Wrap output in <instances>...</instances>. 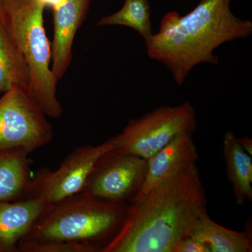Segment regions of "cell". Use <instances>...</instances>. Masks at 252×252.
Listing matches in <instances>:
<instances>
[{
  "label": "cell",
  "instance_id": "6da1fadb",
  "mask_svg": "<svg viewBox=\"0 0 252 252\" xmlns=\"http://www.w3.org/2000/svg\"><path fill=\"white\" fill-rule=\"evenodd\" d=\"M207 212L196 165L131 203L120 231L100 252H177Z\"/></svg>",
  "mask_w": 252,
  "mask_h": 252
},
{
  "label": "cell",
  "instance_id": "7a4b0ae2",
  "mask_svg": "<svg viewBox=\"0 0 252 252\" xmlns=\"http://www.w3.org/2000/svg\"><path fill=\"white\" fill-rule=\"evenodd\" d=\"M231 3L232 0H199L185 16L175 11L166 13L158 31L145 43L147 56L166 66L179 86L185 84L198 64L219 65L215 50L252 34V21L237 17Z\"/></svg>",
  "mask_w": 252,
  "mask_h": 252
},
{
  "label": "cell",
  "instance_id": "3957f363",
  "mask_svg": "<svg viewBox=\"0 0 252 252\" xmlns=\"http://www.w3.org/2000/svg\"><path fill=\"white\" fill-rule=\"evenodd\" d=\"M130 205L77 193L46 207L22 240H62L100 252L120 231Z\"/></svg>",
  "mask_w": 252,
  "mask_h": 252
},
{
  "label": "cell",
  "instance_id": "277c9868",
  "mask_svg": "<svg viewBox=\"0 0 252 252\" xmlns=\"http://www.w3.org/2000/svg\"><path fill=\"white\" fill-rule=\"evenodd\" d=\"M44 8L37 0H4V23L27 63L33 97L46 116L59 119L63 109L50 66L51 46L44 28Z\"/></svg>",
  "mask_w": 252,
  "mask_h": 252
},
{
  "label": "cell",
  "instance_id": "5b68a950",
  "mask_svg": "<svg viewBox=\"0 0 252 252\" xmlns=\"http://www.w3.org/2000/svg\"><path fill=\"white\" fill-rule=\"evenodd\" d=\"M196 113L189 101L170 107L161 106L138 119H130L115 136L116 149L149 160L183 132L196 130Z\"/></svg>",
  "mask_w": 252,
  "mask_h": 252
},
{
  "label": "cell",
  "instance_id": "8992f818",
  "mask_svg": "<svg viewBox=\"0 0 252 252\" xmlns=\"http://www.w3.org/2000/svg\"><path fill=\"white\" fill-rule=\"evenodd\" d=\"M52 126L28 86L16 85L0 97V149L28 153L49 144Z\"/></svg>",
  "mask_w": 252,
  "mask_h": 252
},
{
  "label": "cell",
  "instance_id": "52a82bcc",
  "mask_svg": "<svg viewBox=\"0 0 252 252\" xmlns=\"http://www.w3.org/2000/svg\"><path fill=\"white\" fill-rule=\"evenodd\" d=\"M147 171L148 160L114 148L99 158L79 193L131 204L140 193Z\"/></svg>",
  "mask_w": 252,
  "mask_h": 252
},
{
  "label": "cell",
  "instance_id": "ba28073f",
  "mask_svg": "<svg viewBox=\"0 0 252 252\" xmlns=\"http://www.w3.org/2000/svg\"><path fill=\"white\" fill-rule=\"evenodd\" d=\"M115 137L93 146L77 147L67 156L56 170L41 169L32 177L26 199H39L51 205L79 193L88 177L106 152L116 148Z\"/></svg>",
  "mask_w": 252,
  "mask_h": 252
},
{
  "label": "cell",
  "instance_id": "9c48e42d",
  "mask_svg": "<svg viewBox=\"0 0 252 252\" xmlns=\"http://www.w3.org/2000/svg\"><path fill=\"white\" fill-rule=\"evenodd\" d=\"M198 157L192 132H183L176 137L149 159L147 177L135 201L157 186L196 165Z\"/></svg>",
  "mask_w": 252,
  "mask_h": 252
},
{
  "label": "cell",
  "instance_id": "30bf717a",
  "mask_svg": "<svg viewBox=\"0 0 252 252\" xmlns=\"http://www.w3.org/2000/svg\"><path fill=\"white\" fill-rule=\"evenodd\" d=\"M91 2V0H67L62 6L53 9L54 37L51 70L57 82L70 65L74 37L86 17Z\"/></svg>",
  "mask_w": 252,
  "mask_h": 252
},
{
  "label": "cell",
  "instance_id": "8fae6325",
  "mask_svg": "<svg viewBox=\"0 0 252 252\" xmlns=\"http://www.w3.org/2000/svg\"><path fill=\"white\" fill-rule=\"evenodd\" d=\"M49 204L39 199L0 201V252H18V245Z\"/></svg>",
  "mask_w": 252,
  "mask_h": 252
},
{
  "label": "cell",
  "instance_id": "7c38bea8",
  "mask_svg": "<svg viewBox=\"0 0 252 252\" xmlns=\"http://www.w3.org/2000/svg\"><path fill=\"white\" fill-rule=\"evenodd\" d=\"M28 152L0 149V201L26 199L32 177Z\"/></svg>",
  "mask_w": 252,
  "mask_h": 252
},
{
  "label": "cell",
  "instance_id": "4fadbf2b",
  "mask_svg": "<svg viewBox=\"0 0 252 252\" xmlns=\"http://www.w3.org/2000/svg\"><path fill=\"white\" fill-rule=\"evenodd\" d=\"M223 154L227 177L238 205L252 201V159L238 143L234 132L223 137Z\"/></svg>",
  "mask_w": 252,
  "mask_h": 252
},
{
  "label": "cell",
  "instance_id": "5bb4252c",
  "mask_svg": "<svg viewBox=\"0 0 252 252\" xmlns=\"http://www.w3.org/2000/svg\"><path fill=\"white\" fill-rule=\"evenodd\" d=\"M190 235L205 244L210 252H252L251 237L245 231H235L218 224L209 217L207 212Z\"/></svg>",
  "mask_w": 252,
  "mask_h": 252
},
{
  "label": "cell",
  "instance_id": "9a60e30c",
  "mask_svg": "<svg viewBox=\"0 0 252 252\" xmlns=\"http://www.w3.org/2000/svg\"><path fill=\"white\" fill-rule=\"evenodd\" d=\"M16 85L30 88L29 69L4 21L0 18V94Z\"/></svg>",
  "mask_w": 252,
  "mask_h": 252
},
{
  "label": "cell",
  "instance_id": "2e32d148",
  "mask_svg": "<svg viewBox=\"0 0 252 252\" xmlns=\"http://www.w3.org/2000/svg\"><path fill=\"white\" fill-rule=\"evenodd\" d=\"M151 16L152 6L149 0H125L122 9L101 18L96 26H122L132 28L142 36L144 43H147L154 34Z\"/></svg>",
  "mask_w": 252,
  "mask_h": 252
},
{
  "label": "cell",
  "instance_id": "e0dca14e",
  "mask_svg": "<svg viewBox=\"0 0 252 252\" xmlns=\"http://www.w3.org/2000/svg\"><path fill=\"white\" fill-rule=\"evenodd\" d=\"M18 252H97L88 245L62 240H22Z\"/></svg>",
  "mask_w": 252,
  "mask_h": 252
},
{
  "label": "cell",
  "instance_id": "ac0fdd59",
  "mask_svg": "<svg viewBox=\"0 0 252 252\" xmlns=\"http://www.w3.org/2000/svg\"><path fill=\"white\" fill-rule=\"evenodd\" d=\"M177 252H210V250L203 242L190 235L180 244Z\"/></svg>",
  "mask_w": 252,
  "mask_h": 252
},
{
  "label": "cell",
  "instance_id": "d6986e66",
  "mask_svg": "<svg viewBox=\"0 0 252 252\" xmlns=\"http://www.w3.org/2000/svg\"><path fill=\"white\" fill-rule=\"evenodd\" d=\"M238 143L242 148L249 154L252 156V140L249 137H238Z\"/></svg>",
  "mask_w": 252,
  "mask_h": 252
},
{
  "label": "cell",
  "instance_id": "ffe728a7",
  "mask_svg": "<svg viewBox=\"0 0 252 252\" xmlns=\"http://www.w3.org/2000/svg\"><path fill=\"white\" fill-rule=\"evenodd\" d=\"M37 1L44 6H50L53 9H55L64 4L67 0H37Z\"/></svg>",
  "mask_w": 252,
  "mask_h": 252
},
{
  "label": "cell",
  "instance_id": "44dd1931",
  "mask_svg": "<svg viewBox=\"0 0 252 252\" xmlns=\"http://www.w3.org/2000/svg\"><path fill=\"white\" fill-rule=\"evenodd\" d=\"M0 18L4 21V0H0Z\"/></svg>",
  "mask_w": 252,
  "mask_h": 252
},
{
  "label": "cell",
  "instance_id": "7402d4cb",
  "mask_svg": "<svg viewBox=\"0 0 252 252\" xmlns=\"http://www.w3.org/2000/svg\"><path fill=\"white\" fill-rule=\"evenodd\" d=\"M91 1H94V0H91Z\"/></svg>",
  "mask_w": 252,
  "mask_h": 252
}]
</instances>
